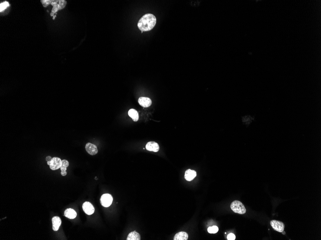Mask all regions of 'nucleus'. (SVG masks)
I'll list each match as a JSON object with an SVG mask.
<instances>
[{
    "instance_id": "1",
    "label": "nucleus",
    "mask_w": 321,
    "mask_h": 240,
    "mask_svg": "<svg viewBox=\"0 0 321 240\" xmlns=\"http://www.w3.org/2000/svg\"><path fill=\"white\" fill-rule=\"evenodd\" d=\"M156 24V18L151 13H147L140 19L138 23L140 30L143 31H149L154 28Z\"/></svg>"
},
{
    "instance_id": "2",
    "label": "nucleus",
    "mask_w": 321,
    "mask_h": 240,
    "mask_svg": "<svg viewBox=\"0 0 321 240\" xmlns=\"http://www.w3.org/2000/svg\"><path fill=\"white\" fill-rule=\"evenodd\" d=\"M230 208L233 211L240 214H244L246 212V209L244 205L238 200L233 202L230 205Z\"/></svg>"
},
{
    "instance_id": "3",
    "label": "nucleus",
    "mask_w": 321,
    "mask_h": 240,
    "mask_svg": "<svg viewBox=\"0 0 321 240\" xmlns=\"http://www.w3.org/2000/svg\"><path fill=\"white\" fill-rule=\"evenodd\" d=\"M113 200L112 195L109 194H105L100 198V203L103 207L107 208L110 206Z\"/></svg>"
},
{
    "instance_id": "4",
    "label": "nucleus",
    "mask_w": 321,
    "mask_h": 240,
    "mask_svg": "<svg viewBox=\"0 0 321 240\" xmlns=\"http://www.w3.org/2000/svg\"><path fill=\"white\" fill-rule=\"evenodd\" d=\"M270 224L272 228L276 231L282 233L284 231L285 228V225L281 221H278L276 220H272L270 222Z\"/></svg>"
},
{
    "instance_id": "5",
    "label": "nucleus",
    "mask_w": 321,
    "mask_h": 240,
    "mask_svg": "<svg viewBox=\"0 0 321 240\" xmlns=\"http://www.w3.org/2000/svg\"><path fill=\"white\" fill-rule=\"evenodd\" d=\"M62 165V161L59 158H52V160L50 161V168L52 170H56L61 168Z\"/></svg>"
},
{
    "instance_id": "6",
    "label": "nucleus",
    "mask_w": 321,
    "mask_h": 240,
    "mask_svg": "<svg viewBox=\"0 0 321 240\" xmlns=\"http://www.w3.org/2000/svg\"><path fill=\"white\" fill-rule=\"evenodd\" d=\"M82 208L85 213L88 215H90L94 212L95 208L89 202H85L82 205Z\"/></svg>"
},
{
    "instance_id": "7",
    "label": "nucleus",
    "mask_w": 321,
    "mask_h": 240,
    "mask_svg": "<svg viewBox=\"0 0 321 240\" xmlns=\"http://www.w3.org/2000/svg\"><path fill=\"white\" fill-rule=\"evenodd\" d=\"M85 148L88 153L92 155H96L98 152L96 146L91 143H87Z\"/></svg>"
},
{
    "instance_id": "8",
    "label": "nucleus",
    "mask_w": 321,
    "mask_h": 240,
    "mask_svg": "<svg viewBox=\"0 0 321 240\" xmlns=\"http://www.w3.org/2000/svg\"><path fill=\"white\" fill-rule=\"evenodd\" d=\"M146 149L151 152H157L159 150V146L155 142H149L146 145Z\"/></svg>"
},
{
    "instance_id": "9",
    "label": "nucleus",
    "mask_w": 321,
    "mask_h": 240,
    "mask_svg": "<svg viewBox=\"0 0 321 240\" xmlns=\"http://www.w3.org/2000/svg\"><path fill=\"white\" fill-rule=\"evenodd\" d=\"M138 102L140 106L144 107H148L152 103L151 99L148 97H141L138 99Z\"/></svg>"
},
{
    "instance_id": "10",
    "label": "nucleus",
    "mask_w": 321,
    "mask_h": 240,
    "mask_svg": "<svg viewBox=\"0 0 321 240\" xmlns=\"http://www.w3.org/2000/svg\"><path fill=\"white\" fill-rule=\"evenodd\" d=\"M196 175V171L188 169L186 171L185 174V178L187 181H191L195 178Z\"/></svg>"
},
{
    "instance_id": "11",
    "label": "nucleus",
    "mask_w": 321,
    "mask_h": 240,
    "mask_svg": "<svg viewBox=\"0 0 321 240\" xmlns=\"http://www.w3.org/2000/svg\"><path fill=\"white\" fill-rule=\"evenodd\" d=\"M52 230L54 231H57L61 225V218L58 216H55L52 218Z\"/></svg>"
},
{
    "instance_id": "12",
    "label": "nucleus",
    "mask_w": 321,
    "mask_h": 240,
    "mask_svg": "<svg viewBox=\"0 0 321 240\" xmlns=\"http://www.w3.org/2000/svg\"><path fill=\"white\" fill-rule=\"evenodd\" d=\"M64 215L69 219H74L77 217V213L76 211L72 208H67L64 211Z\"/></svg>"
},
{
    "instance_id": "13",
    "label": "nucleus",
    "mask_w": 321,
    "mask_h": 240,
    "mask_svg": "<svg viewBox=\"0 0 321 240\" xmlns=\"http://www.w3.org/2000/svg\"><path fill=\"white\" fill-rule=\"evenodd\" d=\"M189 238V235L187 233L184 231H181L177 233L174 235V240H187Z\"/></svg>"
},
{
    "instance_id": "14",
    "label": "nucleus",
    "mask_w": 321,
    "mask_h": 240,
    "mask_svg": "<svg viewBox=\"0 0 321 240\" xmlns=\"http://www.w3.org/2000/svg\"><path fill=\"white\" fill-rule=\"evenodd\" d=\"M128 115L134 121L137 122L138 121V119H139V116H138V112L137 110L134 109H130L128 111Z\"/></svg>"
},
{
    "instance_id": "15",
    "label": "nucleus",
    "mask_w": 321,
    "mask_h": 240,
    "mask_svg": "<svg viewBox=\"0 0 321 240\" xmlns=\"http://www.w3.org/2000/svg\"><path fill=\"white\" fill-rule=\"evenodd\" d=\"M140 239L141 238L140 234L138 233H137V231H134L131 232L128 235L126 240H140Z\"/></svg>"
},
{
    "instance_id": "16",
    "label": "nucleus",
    "mask_w": 321,
    "mask_h": 240,
    "mask_svg": "<svg viewBox=\"0 0 321 240\" xmlns=\"http://www.w3.org/2000/svg\"><path fill=\"white\" fill-rule=\"evenodd\" d=\"M59 2V1H54V2L51 4L53 6V8L51 12V16H54V14L56 13L59 10V5L58 3Z\"/></svg>"
},
{
    "instance_id": "17",
    "label": "nucleus",
    "mask_w": 321,
    "mask_h": 240,
    "mask_svg": "<svg viewBox=\"0 0 321 240\" xmlns=\"http://www.w3.org/2000/svg\"><path fill=\"white\" fill-rule=\"evenodd\" d=\"M69 166V161H67L66 160H63L62 161V165H61V171H67V167Z\"/></svg>"
},
{
    "instance_id": "18",
    "label": "nucleus",
    "mask_w": 321,
    "mask_h": 240,
    "mask_svg": "<svg viewBox=\"0 0 321 240\" xmlns=\"http://www.w3.org/2000/svg\"><path fill=\"white\" fill-rule=\"evenodd\" d=\"M207 230L210 233H216L218 232L219 229L216 226H213L212 227H209Z\"/></svg>"
},
{
    "instance_id": "19",
    "label": "nucleus",
    "mask_w": 321,
    "mask_h": 240,
    "mask_svg": "<svg viewBox=\"0 0 321 240\" xmlns=\"http://www.w3.org/2000/svg\"><path fill=\"white\" fill-rule=\"evenodd\" d=\"M10 6L9 3L8 2H5L0 4V12H2L5 11V9Z\"/></svg>"
},
{
    "instance_id": "20",
    "label": "nucleus",
    "mask_w": 321,
    "mask_h": 240,
    "mask_svg": "<svg viewBox=\"0 0 321 240\" xmlns=\"http://www.w3.org/2000/svg\"><path fill=\"white\" fill-rule=\"evenodd\" d=\"M54 2V1H53V0H44V1L42 0V1H41V3H42L43 6L44 7H46L49 5H51Z\"/></svg>"
},
{
    "instance_id": "21",
    "label": "nucleus",
    "mask_w": 321,
    "mask_h": 240,
    "mask_svg": "<svg viewBox=\"0 0 321 240\" xmlns=\"http://www.w3.org/2000/svg\"><path fill=\"white\" fill-rule=\"evenodd\" d=\"M59 10H62L67 5V1L64 0H60L59 2Z\"/></svg>"
},
{
    "instance_id": "22",
    "label": "nucleus",
    "mask_w": 321,
    "mask_h": 240,
    "mask_svg": "<svg viewBox=\"0 0 321 240\" xmlns=\"http://www.w3.org/2000/svg\"><path fill=\"white\" fill-rule=\"evenodd\" d=\"M227 239L228 240H235V236L233 233H230L228 234L227 237Z\"/></svg>"
},
{
    "instance_id": "23",
    "label": "nucleus",
    "mask_w": 321,
    "mask_h": 240,
    "mask_svg": "<svg viewBox=\"0 0 321 240\" xmlns=\"http://www.w3.org/2000/svg\"><path fill=\"white\" fill-rule=\"evenodd\" d=\"M52 159V158L51 157V156H48L46 158V160L47 162H49V161H51Z\"/></svg>"
},
{
    "instance_id": "24",
    "label": "nucleus",
    "mask_w": 321,
    "mask_h": 240,
    "mask_svg": "<svg viewBox=\"0 0 321 240\" xmlns=\"http://www.w3.org/2000/svg\"><path fill=\"white\" fill-rule=\"evenodd\" d=\"M61 174L62 176H66L67 175V171H61Z\"/></svg>"
},
{
    "instance_id": "25",
    "label": "nucleus",
    "mask_w": 321,
    "mask_h": 240,
    "mask_svg": "<svg viewBox=\"0 0 321 240\" xmlns=\"http://www.w3.org/2000/svg\"><path fill=\"white\" fill-rule=\"evenodd\" d=\"M53 17H54V18H53V19H55V17H56V16H54Z\"/></svg>"
}]
</instances>
